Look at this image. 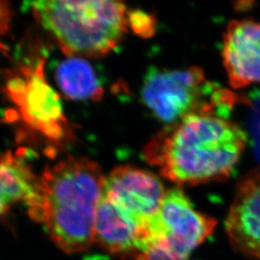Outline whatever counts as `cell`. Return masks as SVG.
Returning a JSON list of instances; mask_svg holds the SVG:
<instances>
[{
	"instance_id": "6da1fadb",
	"label": "cell",
	"mask_w": 260,
	"mask_h": 260,
	"mask_svg": "<svg viewBox=\"0 0 260 260\" xmlns=\"http://www.w3.org/2000/svg\"><path fill=\"white\" fill-rule=\"evenodd\" d=\"M246 144L245 131L228 118L198 114L159 131L144 157L177 185H199L231 177Z\"/></svg>"
},
{
	"instance_id": "7a4b0ae2",
	"label": "cell",
	"mask_w": 260,
	"mask_h": 260,
	"mask_svg": "<svg viewBox=\"0 0 260 260\" xmlns=\"http://www.w3.org/2000/svg\"><path fill=\"white\" fill-rule=\"evenodd\" d=\"M104 180L102 169L93 160L63 159L38 177L35 192L26 203L29 215L45 225L62 251H87L94 242V217Z\"/></svg>"
},
{
	"instance_id": "3957f363",
	"label": "cell",
	"mask_w": 260,
	"mask_h": 260,
	"mask_svg": "<svg viewBox=\"0 0 260 260\" xmlns=\"http://www.w3.org/2000/svg\"><path fill=\"white\" fill-rule=\"evenodd\" d=\"M26 5L68 57L106 55L128 26L127 10L119 1L43 0Z\"/></svg>"
},
{
	"instance_id": "277c9868",
	"label": "cell",
	"mask_w": 260,
	"mask_h": 260,
	"mask_svg": "<svg viewBox=\"0 0 260 260\" xmlns=\"http://www.w3.org/2000/svg\"><path fill=\"white\" fill-rule=\"evenodd\" d=\"M142 100L158 120L169 124L198 114L226 118L236 96L221 86L209 82L203 69H151L146 75Z\"/></svg>"
},
{
	"instance_id": "5b68a950",
	"label": "cell",
	"mask_w": 260,
	"mask_h": 260,
	"mask_svg": "<svg viewBox=\"0 0 260 260\" xmlns=\"http://www.w3.org/2000/svg\"><path fill=\"white\" fill-rule=\"evenodd\" d=\"M45 61L44 58L35 67H22L8 73L3 91L30 128L50 141L61 142L72 137V130L59 94L47 83Z\"/></svg>"
},
{
	"instance_id": "8992f818",
	"label": "cell",
	"mask_w": 260,
	"mask_h": 260,
	"mask_svg": "<svg viewBox=\"0 0 260 260\" xmlns=\"http://www.w3.org/2000/svg\"><path fill=\"white\" fill-rule=\"evenodd\" d=\"M216 225L214 218L197 211L185 194L174 188L166 191L147 228L146 239L163 237L191 252L213 233Z\"/></svg>"
},
{
	"instance_id": "52a82bcc",
	"label": "cell",
	"mask_w": 260,
	"mask_h": 260,
	"mask_svg": "<svg viewBox=\"0 0 260 260\" xmlns=\"http://www.w3.org/2000/svg\"><path fill=\"white\" fill-rule=\"evenodd\" d=\"M103 194L138 223L146 235L149 222L157 212L166 191L161 180L152 173L120 166L105 177Z\"/></svg>"
},
{
	"instance_id": "ba28073f",
	"label": "cell",
	"mask_w": 260,
	"mask_h": 260,
	"mask_svg": "<svg viewBox=\"0 0 260 260\" xmlns=\"http://www.w3.org/2000/svg\"><path fill=\"white\" fill-rule=\"evenodd\" d=\"M225 232L235 251L260 260V168L248 173L237 184Z\"/></svg>"
},
{
	"instance_id": "9c48e42d",
	"label": "cell",
	"mask_w": 260,
	"mask_h": 260,
	"mask_svg": "<svg viewBox=\"0 0 260 260\" xmlns=\"http://www.w3.org/2000/svg\"><path fill=\"white\" fill-rule=\"evenodd\" d=\"M222 57L233 89L260 83V21L232 20L223 35Z\"/></svg>"
},
{
	"instance_id": "30bf717a",
	"label": "cell",
	"mask_w": 260,
	"mask_h": 260,
	"mask_svg": "<svg viewBox=\"0 0 260 260\" xmlns=\"http://www.w3.org/2000/svg\"><path fill=\"white\" fill-rule=\"evenodd\" d=\"M93 241L112 254L136 257L146 235L138 223L103 194L94 217Z\"/></svg>"
},
{
	"instance_id": "8fae6325",
	"label": "cell",
	"mask_w": 260,
	"mask_h": 260,
	"mask_svg": "<svg viewBox=\"0 0 260 260\" xmlns=\"http://www.w3.org/2000/svg\"><path fill=\"white\" fill-rule=\"evenodd\" d=\"M56 80L66 96L72 101H100L103 88L93 67L82 58L69 57L56 69Z\"/></svg>"
},
{
	"instance_id": "7c38bea8",
	"label": "cell",
	"mask_w": 260,
	"mask_h": 260,
	"mask_svg": "<svg viewBox=\"0 0 260 260\" xmlns=\"http://www.w3.org/2000/svg\"><path fill=\"white\" fill-rule=\"evenodd\" d=\"M190 252L163 237H149L136 260H189Z\"/></svg>"
},
{
	"instance_id": "4fadbf2b",
	"label": "cell",
	"mask_w": 260,
	"mask_h": 260,
	"mask_svg": "<svg viewBox=\"0 0 260 260\" xmlns=\"http://www.w3.org/2000/svg\"><path fill=\"white\" fill-rule=\"evenodd\" d=\"M128 25L132 30L140 35L141 37H150L156 26V21L152 16L142 12V11H133L127 15Z\"/></svg>"
},
{
	"instance_id": "5bb4252c",
	"label": "cell",
	"mask_w": 260,
	"mask_h": 260,
	"mask_svg": "<svg viewBox=\"0 0 260 260\" xmlns=\"http://www.w3.org/2000/svg\"><path fill=\"white\" fill-rule=\"evenodd\" d=\"M12 19V10L9 2L0 1V47H2L1 39L6 36L10 29Z\"/></svg>"
},
{
	"instance_id": "9a60e30c",
	"label": "cell",
	"mask_w": 260,
	"mask_h": 260,
	"mask_svg": "<svg viewBox=\"0 0 260 260\" xmlns=\"http://www.w3.org/2000/svg\"><path fill=\"white\" fill-rule=\"evenodd\" d=\"M9 208V205H7V204L0 198V217L6 213Z\"/></svg>"
}]
</instances>
